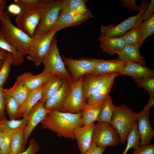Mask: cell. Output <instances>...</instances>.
I'll return each mask as SVG.
<instances>
[{"label": "cell", "instance_id": "6da1fadb", "mask_svg": "<svg viewBox=\"0 0 154 154\" xmlns=\"http://www.w3.org/2000/svg\"><path fill=\"white\" fill-rule=\"evenodd\" d=\"M81 112L78 114L51 110L40 123L42 127L55 133L59 137L75 139L74 131L83 126Z\"/></svg>", "mask_w": 154, "mask_h": 154}, {"label": "cell", "instance_id": "7a4b0ae2", "mask_svg": "<svg viewBox=\"0 0 154 154\" xmlns=\"http://www.w3.org/2000/svg\"><path fill=\"white\" fill-rule=\"evenodd\" d=\"M3 18L0 29L5 40L22 55H28L32 38L13 25L7 11H4Z\"/></svg>", "mask_w": 154, "mask_h": 154}, {"label": "cell", "instance_id": "3957f363", "mask_svg": "<svg viewBox=\"0 0 154 154\" xmlns=\"http://www.w3.org/2000/svg\"><path fill=\"white\" fill-rule=\"evenodd\" d=\"M136 114L126 104L115 106L111 123L118 133L122 144L126 141L128 135L136 120Z\"/></svg>", "mask_w": 154, "mask_h": 154}, {"label": "cell", "instance_id": "277c9868", "mask_svg": "<svg viewBox=\"0 0 154 154\" xmlns=\"http://www.w3.org/2000/svg\"><path fill=\"white\" fill-rule=\"evenodd\" d=\"M62 0H42L40 20L34 35L44 34L52 30L61 11Z\"/></svg>", "mask_w": 154, "mask_h": 154}, {"label": "cell", "instance_id": "5b68a950", "mask_svg": "<svg viewBox=\"0 0 154 154\" xmlns=\"http://www.w3.org/2000/svg\"><path fill=\"white\" fill-rule=\"evenodd\" d=\"M56 38H53L48 52L43 58L42 63L44 65L43 71L50 74L58 76L63 80L72 82L70 73L60 56L57 46Z\"/></svg>", "mask_w": 154, "mask_h": 154}, {"label": "cell", "instance_id": "8992f818", "mask_svg": "<svg viewBox=\"0 0 154 154\" xmlns=\"http://www.w3.org/2000/svg\"><path fill=\"white\" fill-rule=\"evenodd\" d=\"M149 4L147 1H142L137 15L128 18L116 26L112 24L107 26L101 25L100 35L110 38L119 37L129 31L140 27L143 22L142 14Z\"/></svg>", "mask_w": 154, "mask_h": 154}, {"label": "cell", "instance_id": "52a82bcc", "mask_svg": "<svg viewBox=\"0 0 154 154\" xmlns=\"http://www.w3.org/2000/svg\"><path fill=\"white\" fill-rule=\"evenodd\" d=\"M56 33L53 29L46 33L34 35L31 42L27 59L36 66L42 63L50 49L52 39Z\"/></svg>", "mask_w": 154, "mask_h": 154}, {"label": "cell", "instance_id": "ba28073f", "mask_svg": "<svg viewBox=\"0 0 154 154\" xmlns=\"http://www.w3.org/2000/svg\"><path fill=\"white\" fill-rule=\"evenodd\" d=\"M92 141L98 146L115 147L121 143L116 129L108 122H97L93 131Z\"/></svg>", "mask_w": 154, "mask_h": 154}, {"label": "cell", "instance_id": "9c48e42d", "mask_svg": "<svg viewBox=\"0 0 154 154\" xmlns=\"http://www.w3.org/2000/svg\"><path fill=\"white\" fill-rule=\"evenodd\" d=\"M71 84L70 90L60 111L78 114L81 112L86 103L83 94V76Z\"/></svg>", "mask_w": 154, "mask_h": 154}, {"label": "cell", "instance_id": "30bf717a", "mask_svg": "<svg viewBox=\"0 0 154 154\" xmlns=\"http://www.w3.org/2000/svg\"><path fill=\"white\" fill-rule=\"evenodd\" d=\"M62 58L65 66L70 72L72 82L90 73L96 66L103 59L100 58H82L75 59L67 58L62 55Z\"/></svg>", "mask_w": 154, "mask_h": 154}, {"label": "cell", "instance_id": "8fae6325", "mask_svg": "<svg viewBox=\"0 0 154 154\" xmlns=\"http://www.w3.org/2000/svg\"><path fill=\"white\" fill-rule=\"evenodd\" d=\"M41 4L34 9L23 10L15 20L16 26L32 38L39 22Z\"/></svg>", "mask_w": 154, "mask_h": 154}, {"label": "cell", "instance_id": "7c38bea8", "mask_svg": "<svg viewBox=\"0 0 154 154\" xmlns=\"http://www.w3.org/2000/svg\"><path fill=\"white\" fill-rule=\"evenodd\" d=\"M119 75V73H117L105 75L89 73L84 75L82 80V89L86 101L90 96L112 77Z\"/></svg>", "mask_w": 154, "mask_h": 154}, {"label": "cell", "instance_id": "4fadbf2b", "mask_svg": "<svg viewBox=\"0 0 154 154\" xmlns=\"http://www.w3.org/2000/svg\"><path fill=\"white\" fill-rule=\"evenodd\" d=\"M50 111L45 108L44 103L40 101L31 110L28 116V121L25 130L23 143L24 148L32 131L44 119Z\"/></svg>", "mask_w": 154, "mask_h": 154}, {"label": "cell", "instance_id": "5bb4252c", "mask_svg": "<svg viewBox=\"0 0 154 154\" xmlns=\"http://www.w3.org/2000/svg\"><path fill=\"white\" fill-rule=\"evenodd\" d=\"M149 110H143L136 114L138 129L141 137L140 146L149 144L154 137V130L149 120Z\"/></svg>", "mask_w": 154, "mask_h": 154}, {"label": "cell", "instance_id": "9a60e30c", "mask_svg": "<svg viewBox=\"0 0 154 154\" xmlns=\"http://www.w3.org/2000/svg\"><path fill=\"white\" fill-rule=\"evenodd\" d=\"M88 19L74 11L61 12L52 29L57 33L65 28L79 25Z\"/></svg>", "mask_w": 154, "mask_h": 154}, {"label": "cell", "instance_id": "2e32d148", "mask_svg": "<svg viewBox=\"0 0 154 154\" xmlns=\"http://www.w3.org/2000/svg\"><path fill=\"white\" fill-rule=\"evenodd\" d=\"M114 76L90 96L87 99L83 109L103 106L108 97L114 84Z\"/></svg>", "mask_w": 154, "mask_h": 154}, {"label": "cell", "instance_id": "e0dca14e", "mask_svg": "<svg viewBox=\"0 0 154 154\" xmlns=\"http://www.w3.org/2000/svg\"><path fill=\"white\" fill-rule=\"evenodd\" d=\"M72 82L67 80H63L62 85L60 89L45 102V108L50 111L56 110L60 111L70 93Z\"/></svg>", "mask_w": 154, "mask_h": 154}, {"label": "cell", "instance_id": "ac0fdd59", "mask_svg": "<svg viewBox=\"0 0 154 154\" xmlns=\"http://www.w3.org/2000/svg\"><path fill=\"white\" fill-rule=\"evenodd\" d=\"M129 62L119 58L111 60H104L98 64L90 73L105 75L114 73L119 74L123 71Z\"/></svg>", "mask_w": 154, "mask_h": 154}, {"label": "cell", "instance_id": "d6986e66", "mask_svg": "<svg viewBox=\"0 0 154 154\" xmlns=\"http://www.w3.org/2000/svg\"><path fill=\"white\" fill-rule=\"evenodd\" d=\"M95 125L94 122L88 125L79 127L74 131L75 139L80 154H84L91 145Z\"/></svg>", "mask_w": 154, "mask_h": 154}, {"label": "cell", "instance_id": "ffe728a7", "mask_svg": "<svg viewBox=\"0 0 154 154\" xmlns=\"http://www.w3.org/2000/svg\"><path fill=\"white\" fill-rule=\"evenodd\" d=\"M51 75L43 71L37 75H34L31 72H28L18 76L15 82L25 86L30 92L37 88L45 82Z\"/></svg>", "mask_w": 154, "mask_h": 154}, {"label": "cell", "instance_id": "44dd1931", "mask_svg": "<svg viewBox=\"0 0 154 154\" xmlns=\"http://www.w3.org/2000/svg\"><path fill=\"white\" fill-rule=\"evenodd\" d=\"M47 80L37 88L30 92L25 103L19 110L18 118L27 117L32 109L40 100Z\"/></svg>", "mask_w": 154, "mask_h": 154}, {"label": "cell", "instance_id": "7402d4cb", "mask_svg": "<svg viewBox=\"0 0 154 154\" xmlns=\"http://www.w3.org/2000/svg\"><path fill=\"white\" fill-rule=\"evenodd\" d=\"M127 75L133 79L154 78V71L139 63L129 62L119 75Z\"/></svg>", "mask_w": 154, "mask_h": 154}, {"label": "cell", "instance_id": "603a6c76", "mask_svg": "<svg viewBox=\"0 0 154 154\" xmlns=\"http://www.w3.org/2000/svg\"><path fill=\"white\" fill-rule=\"evenodd\" d=\"M100 47L103 52L112 56L119 53L126 45L122 37L110 38L101 35L98 38Z\"/></svg>", "mask_w": 154, "mask_h": 154}, {"label": "cell", "instance_id": "cb8c5ba5", "mask_svg": "<svg viewBox=\"0 0 154 154\" xmlns=\"http://www.w3.org/2000/svg\"><path fill=\"white\" fill-rule=\"evenodd\" d=\"M139 49L138 43L132 45H126L117 54L118 58L125 61L137 63L145 66V61L140 54Z\"/></svg>", "mask_w": 154, "mask_h": 154}, {"label": "cell", "instance_id": "d4e9b609", "mask_svg": "<svg viewBox=\"0 0 154 154\" xmlns=\"http://www.w3.org/2000/svg\"><path fill=\"white\" fill-rule=\"evenodd\" d=\"M86 0H62L61 12L74 11L88 19L92 17L86 5Z\"/></svg>", "mask_w": 154, "mask_h": 154}, {"label": "cell", "instance_id": "484cf974", "mask_svg": "<svg viewBox=\"0 0 154 154\" xmlns=\"http://www.w3.org/2000/svg\"><path fill=\"white\" fill-rule=\"evenodd\" d=\"M4 91L5 95H9L15 100L19 109L25 103L30 92L25 86L16 82L12 87L4 89Z\"/></svg>", "mask_w": 154, "mask_h": 154}, {"label": "cell", "instance_id": "4316f807", "mask_svg": "<svg viewBox=\"0 0 154 154\" xmlns=\"http://www.w3.org/2000/svg\"><path fill=\"white\" fill-rule=\"evenodd\" d=\"M63 79L60 76L52 75L47 81L46 86L40 101H46L56 92L61 87Z\"/></svg>", "mask_w": 154, "mask_h": 154}, {"label": "cell", "instance_id": "83f0119b", "mask_svg": "<svg viewBox=\"0 0 154 154\" xmlns=\"http://www.w3.org/2000/svg\"><path fill=\"white\" fill-rule=\"evenodd\" d=\"M26 126L14 131L11 141L9 154H19L25 150L23 143Z\"/></svg>", "mask_w": 154, "mask_h": 154}, {"label": "cell", "instance_id": "f1b7e54d", "mask_svg": "<svg viewBox=\"0 0 154 154\" xmlns=\"http://www.w3.org/2000/svg\"><path fill=\"white\" fill-rule=\"evenodd\" d=\"M126 147L121 154H126L131 148L135 149L140 146L141 137L138 130L137 120L132 126L127 136Z\"/></svg>", "mask_w": 154, "mask_h": 154}, {"label": "cell", "instance_id": "f546056e", "mask_svg": "<svg viewBox=\"0 0 154 154\" xmlns=\"http://www.w3.org/2000/svg\"><path fill=\"white\" fill-rule=\"evenodd\" d=\"M115 105L109 96L99 113L97 122L111 123V119Z\"/></svg>", "mask_w": 154, "mask_h": 154}, {"label": "cell", "instance_id": "4dcf8cb0", "mask_svg": "<svg viewBox=\"0 0 154 154\" xmlns=\"http://www.w3.org/2000/svg\"><path fill=\"white\" fill-rule=\"evenodd\" d=\"M0 47L13 54L14 58L13 65L15 66H19L23 62L24 60V56L21 54L13 46L6 41L0 29Z\"/></svg>", "mask_w": 154, "mask_h": 154}, {"label": "cell", "instance_id": "1f68e13d", "mask_svg": "<svg viewBox=\"0 0 154 154\" xmlns=\"http://www.w3.org/2000/svg\"><path fill=\"white\" fill-rule=\"evenodd\" d=\"M103 106L82 110L81 119L84 126L88 125L97 121L99 113Z\"/></svg>", "mask_w": 154, "mask_h": 154}, {"label": "cell", "instance_id": "d6a6232c", "mask_svg": "<svg viewBox=\"0 0 154 154\" xmlns=\"http://www.w3.org/2000/svg\"><path fill=\"white\" fill-rule=\"evenodd\" d=\"M141 37L138 43L140 49L145 40L154 33V15H153L148 20L143 22L140 26Z\"/></svg>", "mask_w": 154, "mask_h": 154}, {"label": "cell", "instance_id": "836d02e7", "mask_svg": "<svg viewBox=\"0 0 154 154\" xmlns=\"http://www.w3.org/2000/svg\"><path fill=\"white\" fill-rule=\"evenodd\" d=\"M5 110L9 119H17L19 108L15 100L10 95H5Z\"/></svg>", "mask_w": 154, "mask_h": 154}, {"label": "cell", "instance_id": "e575fe53", "mask_svg": "<svg viewBox=\"0 0 154 154\" xmlns=\"http://www.w3.org/2000/svg\"><path fill=\"white\" fill-rule=\"evenodd\" d=\"M14 60L13 54L8 52L0 69V86L3 87V84L6 82Z\"/></svg>", "mask_w": 154, "mask_h": 154}, {"label": "cell", "instance_id": "d590c367", "mask_svg": "<svg viewBox=\"0 0 154 154\" xmlns=\"http://www.w3.org/2000/svg\"><path fill=\"white\" fill-rule=\"evenodd\" d=\"M15 131L4 126L2 133L0 137V149L3 154H9L11 141Z\"/></svg>", "mask_w": 154, "mask_h": 154}, {"label": "cell", "instance_id": "8d00e7d4", "mask_svg": "<svg viewBox=\"0 0 154 154\" xmlns=\"http://www.w3.org/2000/svg\"><path fill=\"white\" fill-rule=\"evenodd\" d=\"M141 35L140 26L129 31L122 37L126 45H132L139 43L141 39Z\"/></svg>", "mask_w": 154, "mask_h": 154}, {"label": "cell", "instance_id": "74e56055", "mask_svg": "<svg viewBox=\"0 0 154 154\" xmlns=\"http://www.w3.org/2000/svg\"><path fill=\"white\" fill-rule=\"evenodd\" d=\"M28 117L23 118L22 119H13L8 120L6 118L1 120L3 126H6L12 130L15 131L23 126L26 125Z\"/></svg>", "mask_w": 154, "mask_h": 154}, {"label": "cell", "instance_id": "f35d334b", "mask_svg": "<svg viewBox=\"0 0 154 154\" xmlns=\"http://www.w3.org/2000/svg\"><path fill=\"white\" fill-rule=\"evenodd\" d=\"M134 80L139 87L147 91L150 97L154 98V78Z\"/></svg>", "mask_w": 154, "mask_h": 154}, {"label": "cell", "instance_id": "ab89813d", "mask_svg": "<svg viewBox=\"0 0 154 154\" xmlns=\"http://www.w3.org/2000/svg\"><path fill=\"white\" fill-rule=\"evenodd\" d=\"M15 2L23 10L32 9L38 7L42 0H15Z\"/></svg>", "mask_w": 154, "mask_h": 154}, {"label": "cell", "instance_id": "60d3db41", "mask_svg": "<svg viewBox=\"0 0 154 154\" xmlns=\"http://www.w3.org/2000/svg\"><path fill=\"white\" fill-rule=\"evenodd\" d=\"M40 147L34 138L30 139L29 144L27 149L19 154H36L39 150Z\"/></svg>", "mask_w": 154, "mask_h": 154}, {"label": "cell", "instance_id": "b9f144b4", "mask_svg": "<svg viewBox=\"0 0 154 154\" xmlns=\"http://www.w3.org/2000/svg\"><path fill=\"white\" fill-rule=\"evenodd\" d=\"M132 154H154V144L139 146L134 149Z\"/></svg>", "mask_w": 154, "mask_h": 154}, {"label": "cell", "instance_id": "7bdbcfd3", "mask_svg": "<svg viewBox=\"0 0 154 154\" xmlns=\"http://www.w3.org/2000/svg\"><path fill=\"white\" fill-rule=\"evenodd\" d=\"M154 13V1L151 0L141 15L142 20L146 21L150 18Z\"/></svg>", "mask_w": 154, "mask_h": 154}, {"label": "cell", "instance_id": "ee69618b", "mask_svg": "<svg viewBox=\"0 0 154 154\" xmlns=\"http://www.w3.org/2000/svg\"><path fill=\"white\" fill-rule=\"evenodd\" d=\"M3 87L0 86V120L6 118L5 94Z\"/></svg>", "mask_w": 154, "mask_h": 154}, {"label": "cell", "instance_id": "f6af8a7d", "mask_svg": "<svg viewBox=\"0 0 154 154\" xmlns=\"http://www.w3.org/2000/svg\"><path fill=\"white\" fill-rule=\"evenodd\" d=\"M106 148L97 146L92 141L90 147L84 154H103Z\"/></svg>", "mask_w": 154, "mask_h": 154}, {"label": "cell", "instance_id": "bcb514c9", "mask_svg": "<svg viewBox=\"0 0 154 154\" xmlns=\"http://www.w3.org/2000/svg\"><path fill=\"white\" fill-rule=\"evenodd\" d=\"M122 4L130 10L135 11L139 10V6H137L135 1L133 0H122L121 1Z\"/></svg>", "mask_w": 154, "mask_h": 154}, {"label": "cell", "instance_id": "7dc6e473", "mask_svg": "<svg viewBox=\"0 0 154 154\" xmlns=\"http://www.w3.org/2000/svg\"><path fill=\"white\" fill-rule=\"evenodd\" d=\"M8 11L9 13L17 15L22 11L21 7L16 3H12L8 6Z\"/></svg>", "mask_w": 154, "mask_h": 154}, {"label": "cell", "instance_id": "c3c4849f", "mask_svg": "<svg viewBox=\"0 0 154 154\" xmlns=\"http://www.w3.org/2000/svg\"><path fill=\"white\" fill-rule=\"evenodd\" d=\"M154 104V98L150 97L149 100L143 108V110H149Z\"/></svg>", "mask_w": 154, "mask_h": 154}, {"label": "cell", "instance_id": "681fc988", "mask_svg": "<svg viewBox=\"0 0 154 154\" xmlns=\"http://www.w3.org/2000/svg\"><path fill=\"white\" fill-rule=\"evenodd\" d=\"M8 52L6 50L0 47V60H4Z\"/></svg>", "mask_w": 154, "mask_h": 154}, {"label": "cell", "instance_id": "f907efd6", "mask_svg": "<svg viewBox=\"0 0 154 154\" xmlns=\"http://www.w3.org/2000/svg\"><path fill=\"white\" fill-rule=\"evenodd\" d=\"M7 8L6 6H4L0 5V21H3L4 10Z\"/></svg>", "mask_w": 154, "mask_h": 154}, {"label": "cell", "instance_id": "816d5d0a", "mask_svg": "<svg viewBox=\"0 0 154 154\" xmlns=\"http://www.w3.org/2000/svg\"><path fill=\"white\" fill-rule=\"evenodd\" d=\"M4 128V126L1 123L0 121V137L2 133Z\"/></svg>", "mask_w": 154, "mask_h": 154}, {"label": "cell", "instance_id": "f5cc1de1", "mask_svg": "<svg viewBox=\"0 0 154 154\" xmlns=\"http://www.w3.org/2000/svg\"><path fill=\"white\" fill-rule=\"evenodd\" d=\"M7 3V1L5 0H0V5L2 6H5Z\"/></svg>", "mask_w": 154, "mask_h": 154}, {"label": "cell", "instance_id": "db71d44e", "mask_svg": "<svg viewBox=\"0 0 154 154\" xmlns=\"http://www.w3.org/2000/svg\"><path fill=\"white\" fill-rule=\"evenodd\" d=\"M4 60H0V69L3 64Z\"/></svg>", "mask_w": 154, "mask_h": 154}, {"label": "cell", "instance_id": "11a10c76", "mask_svg": "<svg viewBox=\"0 0 154 154\" xmlns=\"http://www.w3.org/2000/svg\"><path fill=\"white\" fill-rule=\"evenodd\" d=\"M0 154H3L0 149Z\"/></svg>", "mask_w": 154, "mask_h": 154}, {"label": "cell", "instance_id": "9f6ffc18", "mask_svg": "<svg viewBox=\"0 0 154 154\" xmlns=\"http://www.w3.org/2000/svg\"></svg>", "mask_w": 154, "mask_h": 154}]
</instances>
